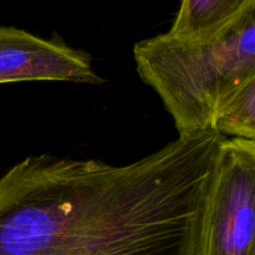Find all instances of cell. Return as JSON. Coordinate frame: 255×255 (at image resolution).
Returning <instances> with one entry per match:
<instances>
[{
    "label": "cell",
    "instance_id": "8992f818",
    "mask_svg": "<svg viewBox=\"0 0 255 255\" xmlns=\"http://www.w3.org/2000/svg\"><path fill=\"white\" fill-rule=\"evenodd\" d=\"M212 129L223 137L255 138V79L239 87L218 107Z\"/></svg>",
    "mask_w": 255,
    "mask_h": 255
},
{
    "label": "cell",
    "instance_id": "3957f363",
    "mask_svg": "<svg viewBox=\"0 0 255 255\" xmlns=\"http://www.w3.org/2000/svg\"><path fill=\"white\" fill-rule=\"evenodd\" d=\"M255 142L224 138L207 204L201 255H255Z\"/></svg>",
    "mask_w": 255,
    "mask_h": 255
},
{
    "label": "cell",
    "instance_id": "7a4b0ae2",
    "mask_svg": "<svg viewBox=\"0 0 255 255\" xmlns=\"http://www.w3.org/2000/svg\"><path fill=\"white\" fill-rule=\"evenodd\" d=\"M142 81L161 97L179 136L212 128L218 107L255 79V14L211 42L161 34L134 45Z\"/></svg>",
    "mask_w": 255,
    "mask_h": 255
},
{
    "label": "cell",
    "instance_id": "5b68a950",
    "mask_svg": "<svg viewBox=\"0 0 255 255\" xmlns=\"http://www.w3.org/2000/svg\"><path fill=\"white\" fill-rule=\"evenodd\" d=\"M255 14V0H181L169 31L186 42H211Z\"/></svg>",
    "mask_w": 255,
    "mask_h": 255
},
{
    "label": "cell",
    "instance_id": "6da1fadb",
    "mask_svg": "<svg viewBox=\"0 0 255 255\" xmlns=\"http://www.w3.org/2000/svg\"><path fill=\"white\" fill-rule=\"evenodd\" d=\"M224 138L179 136L127 166L22 159L0 178V255H201Z\"/></svg>",
    "mask_w": 255,
    "mask_h": 255
},
{
    "label": "cell",
    "instance_id": "277c9868",
    "mask_svg": "<svg viewBox=\"0 0 255 255\" xmlns=\"http://www.w3.org/2000/svg\"><path fill=\"white\" fill-rule=\"evenodd\" d=\"M69 81L104 84L87 51L74 49L57 32L37 36L14 26H0V84Z\"/></svg>",
    "mask_w": 255,
    "mask_h": 255
}]
</instances>
